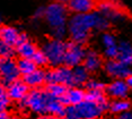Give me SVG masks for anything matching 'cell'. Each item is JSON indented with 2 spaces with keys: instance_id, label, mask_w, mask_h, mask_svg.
<instances>
[{
  "instance_id": "e575fe53",
  "label": "cell",
  "mask_w": 132,
  "mask_h": 119,
  "mask_svg": "<svg viewBox=\"0 0 132 119\" xmlns=\"http://www.w3.org/2000/svg\"><path fill=\"white\" fill-rule=\"evenodd\" d=\"M5 95H8L7 91H6V88H5V85L0 83V96H5Z\"/></svg>"
},
{
  "instance_id": "d6986e66",
  "label": "cell",
  "mask_w": 132,
  "mask_h": 119,
  "mask_svg": "<svg viewBox=\"0 0 132 119\" xmlns=\"http://www.w3.org/2000/svg\"><path fill=\"white\" fill-rule=\"evenodd\" d=\"M46 112L52 114V116L56 117H64L65 116V107L59 101L58 99L51 96L49 103L46 107Z\"/></svg>"
},
{
  "instance_id": "d4e9b609",
  "label": "cell",
  "mask_w": 132,
  "mask_h": 119,
  "mask_svg": "<svg viewBox=\"0 0 132 119\" xmlns=\"http://www.w3.org/2000/svg\"><path fill=\"white\" fill-rule=\"evenodd\" d=\"M86 101L89 102H95V103H105L107 102L106 96L104 95L103 91H94V90H88L86 93Z\"/></svg>"
},
{
  "instance_id": "74e56055",
  "label": "cell",
  "mask_w": 132,
  "mask_h": 119,
  "mask_svg": "<svg viewBox=\"0 0 132 119\" xmlns=\"http://www.w3.org/2000/svg\"><path fill=\"white\" fill-rule=\"evenodd\" d=\"M127 84H128L129 88H131V90H132V75L129 76V77L127 78Z\"/></svg>"
},
{
  "instance_id": "60d3db41",
  "label": "cell",
  "mask_w": 132,
  "mask_h": 119,
  "mask_svg": "<svg viewBox=\"0 0 132 119\" xmlns=\"http://www.w3.org/2000/svg\"><path fill=\"white\" fill-rule=\"evenodd\" d=\"M0 24H1V16H0Z\"/></svg>"
},
{
  "instance_id": "9c48e42d",
  "label": "cell",
  "mask_w": 132,
  "mask_h": 119,
  "mask_svg": "<svg viewBox=\"0 0 132 119\" xmlns=\"http://www.w3.org/2000/svg\"><path fill=\"white\" fill-rule=\"evenodd\" d=\"M98 11L102 16L107 20H119L122 19L123 14L120 10V5L118 0H103L98 5Z\"/></svg>"
},
{
  "instance_id": "2e32d148",
  "label": "cell",
  "mask_w": 132,
  "mask_h": 119,
  "mask_svg": "<svg viewBox=\"0 0 132 119\" xmlns=\"http://www.w3.org/2000/svg\"><path fill=\"white\" fill-rule=\"evenodd\" d=\"M118 58L116 60L124 65H131L132 64V45L129 42L123 41L118 45Z\"/></svg>"
},
{
  "instance_id": "1f68e13d",
  "label": "cell",
  "mask_w": 132,
  "mask_h": 119,
  "mask_svg": "<svg viewBox=\"0 0 132 119\" xmlns=\"http://www.w3.org/2000/svg\"><path fill=\"white\" fill-rule=\"evenodd\" d=\"M26 42H28V36L26 34H24V33H22V34H19V38H18V41H17V47H19V45H22L24 43H26Z\"/></svg>"
},
{
  "instance_id": "603a6c76",
  "label": "cell",
  "mask_w": 132,
  "mask_h": 119,
  "mask_svg": "<svg viewBox=\"0 0 132 119\" xmlns=\"http://www.w3.org/2000/svg\"><path fill=\"white\" fill-rule=\"evenodd\" d=\"M46 92L50 94L51 96L59 99V97L63 96L68 92V87L62 84H47L46 86Z\"/></svg>"
},
{
  "instance_id": "b9f144b4",
  "label": "cell",
  "mask_w": 132,
  "mask_h": 119,
  "mask_svg": "<svg viewBox=\"0 0 132 119\" xmlns=\"http://www.w3.org/2000/svg\"><path fill=\"white\" fill-rule=\"evenodd\" d=\"M0 62H1V59H0Z\"/></svg>"
},
{
  "instance_id": "5bb4252c",
  "label": "cell",
  "mask_w": 132,
  "mask_h": 119,
  "mask_svg": "<svg viewBox=\"0 0 132 119\" xmlns=\"http://www.w3.org/2000/svg\"><path fill=\"white\" fill-rule=\"evenodd\" d=\"M23 81L28 87L38 88L44 84V82H46V73L44 72L43 69L37 68L36 71L33 72L32 74L24 76Z\"/></svg>"
},
{
  "instance_id": "7c38bea8",
  "label": "cell",
  "mask_w": 132,
  "mask_h": 119,
  "mask_svg": "<svg viewBox=\"0 0 132 119\" xmlns=\"http://www.w3.org/2000/svg\"><path fill=\"white\" fill-rule=\"evenodd\" d=\"M128 91H129V86L127 82L122 81V79H116L113 83H111L109 86H106L107 94L118 100L124 99L128 94Z\"/></svg>"
},
{
  "instance_id": "ba28073f",
  "label": "cell",
  "mask_w": 132,
  "mask_h": 119,
  "mask_svg": "<svg viewBox=\"0 0 132 119\" xmlns=\"http://www.w3.org/2000/svg\"><path fill=\"white\" fill-rule=\"evenodd\" d=\"M86 51L81 44L71 43L67 44V51L64 54V59H63V64L64 66L69 67V68H75L77 66H80L86 57Z\"/></svg>"
},
{
  "instance_id": "836d02e7",
  "label": "cell",
  "mask_w": 132,
  "mask_h": 119,
  "mask_svg": "<svg viewBox=\"0 0 132 119\" xmlns=\"http://www.w3.org/2000/svg\"><path fill=\"white\" fill-rule=\"evenodd\" d=\"M120 119H132V114L131 112H124V114H122L121 115V117H120Z\"/></svg>"
},
{
  "instance_id": "277c9868",
  "label": "cell",
  "mask_w": 132,
  "mask_h": 119,
  "mask_svg": "<svg viewBox=\"0 0 132 119\" xmlns=\"http://www.w3.org/2000/svg\"><path fill=\"white\" fill-rule=\"evenodd\" d=\"M27 99V107L31 108L33 111L37 114H44L46 112V107L49 103L51 95L45 90H40V88H34L26 95Z\"/></svg>"
},
{
  "instance_id": "4dcf8cb0",
  "label": "cell",
  "mask_w": 132,
  "mask_h": 119,
  "mask_svg": "<svg viewBox=\"0 0 132 119\" xmlns=\"http://www.w3.org/2000/svg\"><path fill=\"white\" fill-rule=\"evenodd\" d=\"M10 99L8 97V95L5 96H0V111H5V109L9 104Z\"/></svg>"
},
{
  "instance_id": "44dd1931",
  "label": "cell",
  "mask_w": 132,
  "mask_h": 119,
  "mask_svg": "<svg viewBox=\"0 0 132 119\" xmlns=\"http://www.w3.org/2000/svg\"><path fill=\"white\" fill-rule=\"evenodd\" d=\"M36 51H37L36 47L29 41L17 47V52H18L20 58H25V59H32Z\"/></svg>"
},
{
  "instance_id": "52a82bcc",
  "label": "cell",
  "mask_w": 132,
  "mask_h": 119,
  "mask_svg": "<svg viewBox=\"0 0 132 119\" xmlns=\"http://www.w3.org/2000/svg\"><path fill=\"white\" fill-rule=\"evenodd\" d=\"M20 75L17 62L13 58H7V59H1L0 62V78H1V84L9 85L18 79Z\"/></svg>"
},
{
  "instance_id": "9a60e30c",
  "label": "cell",
  "mask_w": 132,
  "mask_h": 119,
  "mask_svg": "<svg viewBox=\"0 0 132 119\" xmlns=\"http://www.w3.org/2000/svg\"><path fill=\"white\" fill-rule=\"evenodd\" d=\"M19 38V33L16 29L11 26H1L0 27V40L5 44L9 45L13 48L14 45L17 44Z\"/></svg>"
},
{
  "instance_id": "8d00e7d4",
  "label": "cell",
  "mask_w": 132,
  "mask_h": 119,
  "mask_svg": "<svg viewBox=\"0 0 132 119\" xmlns=\"http://www.w3.org/2000/svg\"><path fill=\"white\" fill-rule=\"evenodd\" d=\"M10 117H8L7 112L5 111H0V119H9Z\"/></svg>"
},
{
  "instance_id": "484cf974",
  "label": "cell",
  "mask_w": 132,
  "mask_h": 119,
  "mask_svg": "<svg viewBox=\"0 0 132 119\" xmlns=\"http://www.w3.org/2000/svg\"><path fill=\"white\" fill-rule=\"evenodd\" d=\"M32 60L34 61V64L37 67H43V66H45L46 64H49L46 56L44 54V52L42 50H37L36 52H35L34 56H33Z\"/></svg>"
},
{
  "instance_id": "3957f363",
  "label": "cell",
  "mask_w": 132,
  "mask_h": 119,
  "mask_svg": "<svg viewBox=\"0 0 132 119\" xmlns=\"http://www.w3.org/2000/svg\"><path fill=\"white\" fill-rule=\"evenodd\" d=\"M42 51L46 56L47 61H49L50 65L55 67L63 64L64 54H65V51H67V44L62 40L53 39L47 41L43 45Z\"/></svg>"
},
{
  "instance_id": "ac0fdd59",
  "label": "cell",
  "mask_w": 132,
  "mask_h": 119,
  "mask_svg": "<svg viewBox=\"0 0 132 119\" xmlns=\"http://www.w3.org/2000/svg\"><path fill=\"white\" fill-rule=\"evenodd\" d=\"M65 97L68 100L69 106H78L85 101L86 93L80 88H70L65 94Z\"/></svg>"
},
{
  "instance_id": "7402d4cb",
  "label": "cell",
  "mask_w": 132,
  "mask_h": 119,
  "mask_svg": "<svg viewBox=\"0 0 132 119\" xmlns=\"http://www.w3.org/2000/svg\"><path fill=\"white\" fill-rule=\"evenodd\" d=\"M72 76H73V84L80 85L85 83L88 78V71L85 68V66H77L72 69Z\"/></svg>"
},
{
  "instance_id": "6da1fadb",
  "label": "cell",
  "mask_w": 132,
  "mask_h": 119,
  "mask_svg": "<svg viewBox=\"0 0 132 119\" xmlns=\"http://www.w3.org/2000/svg\"><path fill=\"white\" fill-rule=\"evenodd\" d=\"M109 27V20L100 13L76 14L68 22V32L75 43L81 44L88 40L90 30L104 31Z\"/></svg>"
},
{
  "instance_id": "7a4b0ae2",
  "label": "cell",
  "mask_w": 132,
  "mask_h": 119,
  "mask_svg": "<svg viewBox=\"0 0 132 119\" xmlns=\"http://www.w3.org/2000/svg\"><path fill=\"white\" fill-rule=\"evenodd\" d=\"M45 19L52 30L54 39L62 40V38H64L67 33L68 11L63 4L53 2L47 6L45 9Z\"/></svg>"
},
{
  "instance_id": "d590c367",
  "label": "cell",
  "mask_w": 132,
  "mask_h": 119,
  "mask_svg": "<svg viewBox=\"0 0 132 119\" xmlns=\"http://www.w3.org/2000/svg\"><path fill=\"white\" fill-rule=\"evenodd\" d=\"M38 119H60V118H59V117H56V116L50 115V116H42V117H40Z\"/></svg>"
},
{
  "instance_id": "ffe728a7",
  "label": "cell",
  "mask_w": 132,
  "mask_h": 119,
  "mask_svg": "<svg viewBox=\"0 0 132 119\" xmlns=\"http://www.w3.org/2000/svg\"><path fill=\"white\" fill-rule=\"evenodd\" d=\"M17 66H18L19 73L24 76L32 74L33 72L37 69V66L35 65L32 59H25V58H20L17 61Z\"/></svg>"
},
{
  "instance_id": "e0dca14e",
  "label": "cell",
  "mask_w": 132,
  "mask_h": 119,
  "mask_svg": "<svg viewBox=\"0 0 132 119\" xmlns=\"http://www.w3.org/2000/svg\"><path fill=\"white\" fill-rule=\"evenodd\" d=\"M102 65V59L100 54L95 51H88L86 53L85 60H84V66L88 72H96Z\"/></svg>"
},
{
  "instance_id": "4316f807",
  "label": "cell",
  "mask_w": 132,
  "mask_h": 119,
  "mask_svg": "<svg viewBox=\"0 0 132 119\" xmlns=\"http://www.w3.org/2000/svg\"><path fill=\"white\" fill-rule=\"evenodd\" d=\"M14 54V50L13 48L9 45L5 44L4 42L0 40V57L2 59H7V58H11Z\"/></svg>"
},
{
  "instance_id": "5b68a950",
  "label": "cell",
  "mask_w": 132,
  "mask_h": 119,
  "mask_svg": "<svg viewBox=\"0 0 132 119\" xmlns=\"http://www.w3.org/2000/svg\"><path fill=\"white\" fill-rule=\"evenodd\" d=\"M76 107L77 114L80 119H96L110 108V103H95L89 101H84Z\"/></svg>"
},
{
  "instance_id": "7bdbcfd3",
  "label": "cell",
  "mask_w": 132,
  "mask_h": 119,
  "mask_svg": "<svg viewBox=\"0 0 132 119\" xmlns=\"http://www.w3.org/2000/svg\"><path fill=\"white\" fill-rule=\"evenodd\" d=\"M119 119H120V118H119Z\"/></svg>"
},
{
  "instance_id": "d6a6232c",
  "label": "cell",
  "mask_w": 132,
  "mask_h": 119,
  "mask_svg": "<svg viewBox=\"0 0 132 119\" xmlns=\"http://www.w3.org/2000/svg\"><path fill=\"white\" fill-rule=\"evenodd\" d=\"M35 18H41V17H45V8H38L36 11H35L34 15Z\"/></svg>"
},
{
  "instance_id": "f546056e",
  "label": "cell",
  "mask_w": 132,
  "mask_h": 119,
  "mask_svg": "<svg viewBox=\"0 0 132 119\" xmlns=\"http://www.w3.org/2000/svg\"><path fill=\"white\" fill-rule=\"evenodd\" d=\"M118 45H115V47H111V48H106V50H105V56L109 58L110 60H114L118 58Z\"/></svg>"
},
{
  "instance_id": "f1b7e54d",
  "label": "cell",
  "mask_w": 132,
  "mask_h": 119,
  "mask_svg": "<svg viewBox=\"0 0 132 119\" xmlns=\"http://www.w3.org/2000/svg\"><path fill=\"white\" fill-rule=\"evenodd\" d=\"M86 86L88 90H94V91H103L105 88V85L104 83H101V82H97V81H89L88 83L86 84Z\"/></svg>"
},
{
  "instance_id": "f35d334b",
  "label": "cell",
  "mask_w": 132,
  "mask_h": 119,
  "mask_svg": "<svg viewBox=\"0 0 132 119\" xmlns=\"http://www.w3.org/2000/svg\"><path fill=\"white\" fill-rule=\"evenodd\" d=\"M70 0H56V2H60V4H64V2H69Z\"/></svg>"
},
{
  "instance_id": "ab89813d",
  "label": "cell",
  "mask_w": 132,
  "mask_h": 119,
  "mask_svg": "<svg viewBox=\"0 0 132 119\" xmlns=\"http://www.w3.org/2000/svg\"><path fill=\"white\" fill-rule=\"evenodd\" d=\"M9 119H19V118L18 117H10Z\"/></svg>"
},
{
  "instance_id": "8992f818",
  "label": "cell",
  "mask_w": 132,
  "mask_h": 119,
  "mask_svg": "<svg viewBox=\"0 0 132 119\" xmlns=\"http://www.w3.org/2000/svg\"><path fill=\"white\" fill-rule=\"evenodd\" d=\"M46 83L47 84H62L65 86H72L73 76L72 69L69 67H58V68L51 69L46 73Z\"/></svg>"
},
{
  "instance_id": "83f0119b",
  "label": "cell",
  "mask_w": 132,
  "mask_h": 119,
  "mask_svg": "<svg viewBox=\"0 0 132 119\" xmlns=\"http://www.w3.org/2000/svg\"><path fill=\"white\" fill-rule=\"evenodd\" d=\"M102 40H103V43L105 45V48H111V47H115L116 45L115 38H114L112 34H110V33H105Z\"/></svg>"
},
{
  "instance_id": "8fae6325",
  "label": "cell",
  "mask_w": 132,
  "mask_h": 119,
  "mask_svg": "<svg viewBox=\"0 0 132 119\" xmlns=\"http://www.w3.org/2000/svg\"><path fill=\"white\" fill-rule=\"evenodd\" d=\"M8 97L11 100H16V101H20L28 94V86L24 83V81H19L17 79L16 82L11 83L8 86L7 90Z\"/></svg>"
},
{
  "instance_id": "cb8c5ba5",
  "label": "cell",
  "mask_w": 132,
  "mask_h": 119,
  "mask_svg": "<svg viewBox=\"0 0 132 119\" xmlns=\"http://www.w3.org/2000/svg\"><path fill=\"white\" fill-rule=\"evenodd\" d=\"M131 108V102L128 100L121 99V100H115L111 103L110 109L113 114H122V112L129 111V109Z\"/></svg>"
},
{
  "instance_id": "30bf717a",
  "label": "cell",
  "mask_w": 132,
  "mask_h": 119,
  "mask_svg": "<svg viewBox=\"0 0 132 119\" xmlns=\"http://www.w3.org/2000/svg\"><path fill=\"white\" fill-rule=\"evenodd\" d=\"M105 71L110 76L118 78H128L129 76H131V71L129 66L118 60H109L105 64Z\"/></svg>"
},
{
  "instance_id": "4fadbf2b",
  "label": "cell",
  "mask_w": 132,
  "mask_h": 119,
  "mask_svg": "<svg viewBox=\"0 0 132 119\" xmlns=\"http://www.w3.org/2000/svg\"><path fill=\"white\" fill-rule=\"evenodd\" d=\"M96 6V0H70L68 7L75 14H89Z\"/></svg>"
}]
</instances>
